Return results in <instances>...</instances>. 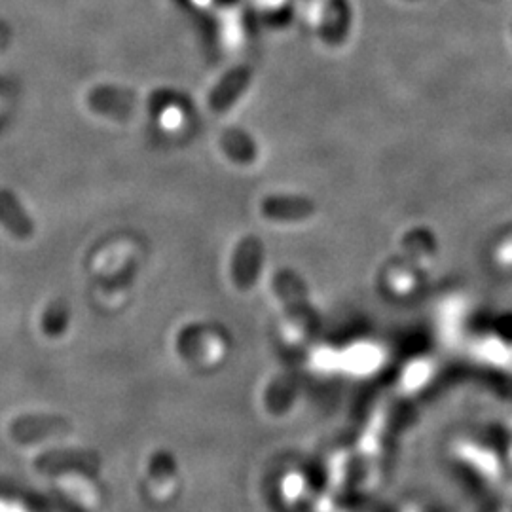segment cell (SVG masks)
Returning a JSON list of instances; mask_svg holds the SVG:
<instances>
[{"instance_id":"cell-1","label":"cell","mask_w":512,"mask_h":512,"mask_svg":"<svg viewBox=\"0 0 512 512\" xmlns=\"http://www.w3.org/2000/svg\"><path fill=\"white\" fill-rule=\"evenodd\" d=\"M264 262V245L256 236H245L232 256V281L239 291H251L258 283Z\"/></svg>"},{"instance_id":"cell-2","label":"cell","mask_w":512,"mask_h":512,"mask_svg":"<svg viewBox=\"0 0 512 512\" xmlns=\"http://www.w3.org/2000/svg\"><path fill=\"white\" fill-rule=\"evenodd\" d=\"M251 69L249 67H238L232 69L230 73L224 74L220 78L219 84L213 88V92L209 95V107L213 112L222 114L230 109L243 92L249 88L251 84Z\"/></svg>"},{"instance_id":"cell-3","label":"cell","mask_w":512,"mask_h":512,"mask_svg":"<svg viewBox=\"0 0 512 512\" xmlns=\"http://www.w3.org/2000/svg\"><path fill=\"white\" fill-rule=\"evenodd\" d=\"M0 224L19 241H27L35 234V222L25 213L18 196L6 188H0Z\"/></svg>"},{"instance_id":"cell-4","label":"cell","mask_w":512,"mask_h":512,"mask_svg":"<svg viewBox=\"0 0 512 512\" xmlns=\"http://www.w3.org/2000/svg\"><path fill=\"white\" fill-rule=\"evenodd\" d=\"M260 211L266 219L294 222L306 219L313 211V205L306 198L298 196H268L260 205Z\"/></svg>"},{"instance_id":"cell-5","label":"cell","mask_w":512,"mask_h":512,"mask_svg":"<svg viewBox=\"0 0 512 512\" xmlns=\"http://www.w3.org/2000/svg\"><path fill=\"white\" fill-rule=\"evenodd\" d=\"M459 458H463L465 463L475 467L476 471H480L482 476H486L488 480H497L501 476L499 461L492 454H488L484 450H478L475 446L459 448Z\"/></svg>"},{"instance_id":"cell-6","label":"cell","mask_w":512,"mask_h":512,"mask_svg":"<svg viewBox=\"0 0 512 512\" xmlns=\"http://www.w3.org/2000/svg\"><path fill=\"white\" fill-rule=\"evenodd\" d=\"M71 311L65 300H54L42 315V330L50 338H59L69 327Z\"/></svg>"},{"instance_id":"cell-7","label":"cell","mask_w":512,"mask_h":512,"mask_svg":"<svg viewBox=\"0 0 512 512\" xmlns=\"http://www.w3.org/2000/svg\"><path fill=\"white\" fill-rule=\"evenodd\" d=\"M404 512H418V511H416V509H406V511H404Z\"/></svg>"},{"instance_id":"cell-8","label":"cell","mask_w":512,"mask_h":512,"mask_svg":"<svg viewBox=\"0 0 512 512\" xmlns=\"http://www.w3.org/2000/svg\"><path fill=\"white\" fill-rule=\"evenodd\" d=\"M198 2H211V0H198Z\"/></svg>"}]
</instances>
